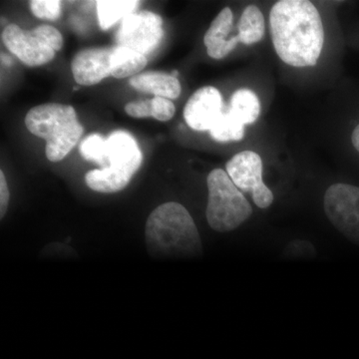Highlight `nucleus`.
<instances>
[{
    "label": "nucleus",
    "instance_id": "obj_1",
    "mask_svg": "<svg viewBox=\"0 0 359 359\" xmlns=\"http://www.w3.org/2000/svg\"><path fill=\"white\" fill-rule=\"evenodd\" d=\"M271 40L278 57L295 68L318 63L325 29L320 14L308 0H280L269 13Z\"/></svg>",
    "mask_w": 359,
    "mask_h": 359
},
{
    "label": "nucleus",
    "instance_id": "obj_2",
    "mask_svg": "<svg viewBox=\"0 0 359 359\" xmlns=\"http://www.w3.org/2000/svg\"><path fill=\"white\" fill-rule=\"evenodd\" d=\"M146 245L154 257H196L203 252L195 221L179 203L159 205L146 223Z\"/></svg>",
    "mask_w": 359,
    "mask_h": 359
},
{
    "label": "nucleus",
    "instance_id": "obj_3",
    "mask_svg": "<svg viewBox=\"0 0 359 359\" xmlns=\"http://www.w3.org/2000/svg\"><path fill=\"white\" fill-rule=\"evenodd\" d=\"M28 131L46 141L45 154L51 162H59L69 154L83 135L72 106L43 104L28 111L25 117Z\"/></svg>",
    "mask_w": 359,
    "mask_h": 359
},
{
    "label": "nucleus",
    "instance_id": "obj_4",
    "mask_svg": "<svg viewBox=\"0 0 359 359\" xmlns=\"http://www.w3.org/2000/svg\"><path fill=\"white\" fill-rule=\"evenodd\" d=\"M207 185L209 200L205 217L212 230L219 233L237 230L252 217V205L226 171L212 170Z\"/></svg>",
    "mask_w": 359,
    "mask_h": 359
},
{
    "label": "nucleus",
    "instance_id": "obj_5",
    "mask_svg": "<svg viewBox=\"0 0 359 359\" xmlns=\"http://www.w3.org/2000/svg\"><path fill=\"white\" fill-rule=\"evenodd\" d=\"M2 40L11 53L32 67L50 62L55 52L63 46L62 34L49 25L25 30L20 26L11 25L2 33Z\"/></svg>",
    "mask_w": 359,
    "mask_h": 359
},
{
    "label": "nucleus",
    "instance_id": "obj_6",
    "mask_svg": "<svg viewBox=\"0 0 359 359\" xmlns=\"http://www.w3.org/2000/svg\"><path fill=\"white\" fill-rule=\"evenodd\" d=\"M323 209L330 224L359 247V187L334 184L323 197Z\"/></svg>",
    "mask_w": 359,
    "mask_h": 359
},
{
    "label": "nucleus",
    "instance_id": "obj_7",
    "mask_svg": "<svg viewBox=\"0 0 359 359\" xmlns=\"http://www.w3.org/2000/svg\"><path fill=\"white\" fill-rule=\"evenodd\" d=\"M226 173L242 192L250 193L257 207L266 209L273 204V194L264 183L263 161L254 151H243L226 165Z\"/></svg>",
    "mask_w": 359,
    "mask_h": 359
},
{
    "label": "nucleus",
    "instance_id": "obj_8",
    "mask_svg": "<svg viewBox=\"0 0 359 359\" xmlns=\"http://www.w3.org/2000/svg\"><path fill=\"white\" fill-rule=\"evenodd\" d=\"M164 36L163 20L150 11L132 13L122 20L117 32L118 46L126 47L147 56L157 48Z\"/></svg>",
    "mask_w": 359,
    "mask_h": 359
},
{
    "label": "nucleus",
    "instance_id": "obj_9",
    "mask_svg": "<svg viewBox=\"0 0 359 359\" xmlns=\"http://www.w3.org/2000/svg\"><path fill=\"white\" fill-rule=\"evenodd\" d=\"M224 113L223 97L212 86L202 87L189 99L184 109L188 126L196 131H210Z\"/></svg>",
    "mask_w": 359,
    "mask_h": 359
},
{
    "label": "nucleus",
    "instance_id": "obj_10",
    "mask_svg": "<svg viewBox=\"0 0 359 359\" xmlns=\"http://www.w3.org/2000/svg\"><path fill=\"white\" fill-rule=\"evenodd\" d=\"M113 47L87 48L78 52L71 62L75 81L79 85L91 86L111 75V57Z\"/></svg>",
    "mask_w": 359,
    "mask_h": 359
},
{
    "label": "nucleus",
    "instance_id": "obj_11",
    "mask_svg": "<svg viewBox=\"0 0 359 359\" xmlns=\"http://www.w3.org/2000/svg\"><path fill=\"white\" fill-rule=\"evenodd\" d=\"M108 163L113 169L133 177L141 167L143 156L132 135L114 132L107 138Z\"/></svg>",
    "mask_w": 359,
    "mask_h": 359
},
{
    "label": "nucleus",
    "instance_id": "obj_12",
    "mask_svg": "<svg viewBox=\"0 0 359 359\" xmlns=\"http://www.w3.org/2000/svg\"><path fill=\"white\" fill-rule=\"evenodd\" d=\"M233 15L231 8L226 7L212 21L211 26L205 32L204 37V43L210 57L216 60L223 59L240 43L238 35L230 40H226L233 26Z\"/></svg>",
    "mask_w": 359,
    "mask_h": 359
},
{
    "label": "nucleus",
    "instance_id": "obj_13",
    "mask_svg": "<svg viewBox=\"0 0 359 359\" xmlns=\"http://www.w3.org/2000/svg\"><path fill=\"white\" fill-rule=\"evenodd\" d=\"M130 84L139 91L154 94L155 97H163L170 100L178 98L182 91L178 78L160 71H149L136 75L130 79Z\"/></svg>",
    "mask_w": 359,
    "mask_h": 359
},
{
    "label": "nucleus",
    "instance_id": "obj_14",
    "mask_svg": "<svg viewBox=\"0 0 359 359\" xmlns=\"http://www.w3.org/2000/svg\"><path fill=\"white\" fill-rule=\"evenodd\" d=\"M147 56L126 48V47H113L111 57V76L121 79L130 76H136L147 65Z\"/></svg>",
    "mask_w": 359,
    "mask_h": 359
},
{
    "label": "nucleus",
    "instance_id": "obj_15",
    "mask_svg": "<svg viewBox=\"0 0 359 359\" xmlns=\"http://www.w3.org/2000/svg\"><path fill=\"white\" fill-rule=\"evenodd\" d=\"M132 177L121 171L107 167L92 170L85 176V182L91 190L99 193H116L126 188Z\"/></svg>",
    "mask_w": 359,
    "mask_h": 359
},
{
    "label": "nucleus",
    "instance_id": "obj_16",
    "mask_svg": "<svg viewBox=\"0 0 359 359\" xmlns=\"http://www.w3.org/2000/svg\"><path fill=\"white\" fill-rule=\"evenodd\" d=\"M238 39L241 43L256 44L264 39L266 32V22L264 14L256 6L245 7L238 25Z\"/></svg>",
    "mask_w": 359,
    "mask_h": 359
},
{
    "label": "nucleus",
    "instance_id": "obj_17",
    "mask_svg": "<svg viewBox=\"0 0 359 359\" xmlns=\"http://www.w3.org/2000/svg\"><path fill=\"white\" fill-rule=\"evenodd\" d=\"M229 111L242 124H252L261 114L259 97L249 89L238 90L231 96Z\"/></svg>",
    "mask_w": 359,
    "mask_h": 359
},
{
    "label": "nucleus",
    "instance_id": "obj_18",
    "mask_svg": "<svg viewBox=\"0 0 359 359\" xmlns=\"http://www.w3.org/2000/svg\"><path fill=\"white\" fill-rule=\"evenodd\" d=\"M139 1L132 0H101L97 1L99 25L103 30L109 29L117 21L124 20L134 13Z\"/></svg>",
    "mask_w": 359,
    "mask_h": 359
},
{
    "label": "nucleus",
    "instance_id": "obj_19",
    "mask_svg": "<svg viewBox=\"0 0 359 359\" xmlns=\"http://www.w3.org/2000/svg\"><path fill=\"white\" fill-rule=\"evenodd\" d=\"M212 138L219 143L238 142L245 137V125L231 114L230 111H224L216 124L210 130Z\"/></svg>",
    "mask_w": 359,
    "mask_h": 359
},
{
    "label": "nucleus",
    "instance_id": "obj_20",
    "mask_svg": "<svg viewBox=\"0 0 359 359\" xmlns=\"http://www.w3.org/2000/svg\"><path fill=\"white\" fill-rule=\"evenodd\" d=\"M79 151L85 160L100 165L102 169L109 166L107 139L103 138L100 134L88 135L80 144Z\"/></svg>",
    "mask_w": 359,
    "mask_h": 359
},
{
    "label": "nucleus",
    "instance_id": "obj_21",
    "mask_svg": "<svg viewBox=\"0 0 359 359\" xmlns=\"http://www.w3.org/2000/svg\"><path fill=\"white\" fill-rule=\"evenodd\" d=\"M30 9L40 20H57L61 15V2L58 0H33L30 1Z\"/></svg>",
    "mask_w": 359,
    "mask_h": 359
},
{
    "label": "nucleus",
    "instance_id": "obj_22",
    "mask_svg": "<svg viewBox=\"0 0 359 359\" xmlns=\"http://www.w3.org/2000/svg\"><path fill=\"white\" fill-rule=\"evenodd\" d=\"M176 108L170 99L155 97L152 99V117L159 121L166 122L174 117Z\"/></svg>",
    "mask_w": 359,
    "mask_h": 359
},
{
    "label": "nucleus",
    "instance_id": "obj_23",
    "mask_svg": "<svg viewBox=\"0 0 359 359\" xmlns=\"http://www.w3.org/2000/svg\"><path fill=\"white\" fill-rule=\"evenodd\" d=\"M125 111L134 118L152 117V100L133 101L126 104Z\"/></svg>",
    "mask_w": 359,
    "mask_h": 359
},
{
    "label": "nucleus",
    "instance_id": "obj_24",
    "mask_svg": "<svg viewBox=\"0 0 359 359\" xmlns=\"http://www.w3.org/2000/svg\"><path fill=\"white\" fill-rule=\"evenodd\" d=\"M285 252H287V255H290V257H309L314 256L316 249H314L313 244L306 242V241H294V242L290 243L287 245Z\"/></svg>",
    "mask_w": 359,
    "mask_h": 359
},
{
    "label": "nucleus",
    "instance_id": "obj_25",
    "mask_svg": "<svg viewBox=\"0 0 359 359\" xmlns=\"http://www.w3.org/2000/svg\"><path fill=\"white\" fill-rule=\"evenodd\" d=\"M9 198H11V194H9L6 176L4 171H0V217L1 219L4 218L8 209Z\"/></svg>",
    "mask_w": 359,
    "mask_h": 359
},
{
    "label": "nucleus",
    "instance_id": "obj_26",
    "mask_svg": "<svg viewBox=\"0 0 359 359\" xmlns=\"http://www.w3.org/2000/svg\"><path fill=\"white\" fill-rule=\"evenodd\" d=\"M351 142H353V147L359 153V124L353 130V135H351Z\"/></svg>",
    "mask_w": 359,
    "mask_h": 359
},
{
    "label": "nucleus",
    "instance_id": "obj_27",
    "mask_svg": "<svg viewBox=\"0 0 359 359\" xmlns=\"http://www.w3.org/2000/svg\"><path fill=\"white\" fill-rule=\"evenodd\" d=\"M2 62L6 63L7 65H11V59L8 57V56L6 55V54H1Z\"/></svg>",
    "mask_w": 359,
    "mask_h": 359
},
{
    "label": "nucleus",
    "instance_id": "obj_28",
    "mask_svg": "<svg viewBox=\"0 0 359 359\" xmlns=\"http://www.w3.org/2000/svg\"><path fill=\"white\" fill-rule=\"evenodd\" d=\"M172 75H173L174 77L177 78V76H178V75H179L178 71H176V70L173 71V72H172Z\"/></svg>",
    "mask_w": 359,
    "mask_h": 359
}]
</instances>
